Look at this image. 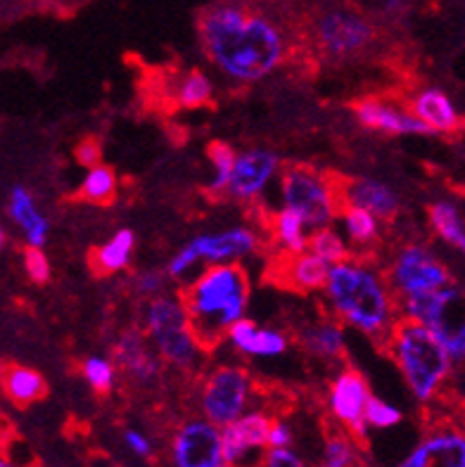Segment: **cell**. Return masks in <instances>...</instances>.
Wrapping results in <instances>:
<instances>
[{"instance_id": "cell-1", "label": "cell", "mask_w": 465, "mask_h": 467, "mask_svg": "<svg viewBox=\"0 0 465 467\" xmlns=\"http://www.w3.org/2000/svg\"><path fill=\"white\" fill-rule=\"evenodd\" d=\"M206 57L233 81L254 83L285 65L290 38L271 15L242 3H217L197 17Z\"/></svg>"}, {"instance_id": "cell-2", "label": "cell", "mask_w": 465, "mask_h": 467, "mask_svg": "<svg viewBox=\"0 0 465 467\" xmlns=\"http://www.w3.org/2000/svg\"><path fill=\"white\" fill-rule=\"evenodd\" d=\"M249 292L252 285L240 261L209 264L206 271L181 290L178 299L185 308L190 330L205 354L217 349L226 339V330L245 316Z\"/></svg>"}, {"instance_id": "cell-3", "label": "cell", "mask_w": 465, "mask_h": 467, "mask_svg": "<svg viewBox=\"0 0 465 467\" xmlns=\"http://www.w3.org/2000/svg\"><path fill=\"white\" fill-rule=\"evenodd\" d=\"M323 290L342 326L356 327L377 347H383L395 320L399 318L395 295L389 292L383 273L361 259H349L330 266Z\"/></svg>"}, {"instance_id": "cell-4", "label": "cell", "mask_w": 465, "mask_h": 467, "mask_svg": "<svg viewBox=\"0 0 465 467\" xmlns=\"http://www.w3.org/2000/svg\"><path fill=\"white\" fill-rule=\"evenodd\" d=\"M383 349L399 366L408 389L420 403L435 401L454 375L451 356L442 342L432 335L430 327L411 318H396Z\"/></svg>"}, {"instance_id": "cell-5", "label": "cell", "mask_w": 465, "mask_h": 467, "mask_svg": "<svg viewBox=\"0 0 465 467\" xmlns=\"http://www.w3.org/2000/svg\"><path fill=\"white\" fill-rule=\"evenodd\" d=\"M280 188L285 209L300 213L312 231L330 225L344 209L337 173L318 171L309 164H288L283 166Z\"/></svg>"}, {"instance_id": "cell-6", "label": "cell", "mask_w": 465, "mask_h": 467, "mask_svg": "<svg viewBox=\"0 0 465 467\" xmlns=\"http://www.w3.org/2000/svg\"><path fill=\"white\" fill-rule=\"evenodd\" d=\"M396 314L411 318L420 326L430 327L451 361L460 363L465 356V327H463V292L456 283H449L439 290L418 292L395 299Z\"/></svg>"}, {"instance_id": "cell-7", "label": "cell", "mask_w": 465, "mask_h": 467, "mask_svg": "<svg viewBox=\"0 0 465 467\" xmlns=\"http://www.w3.org/2000/svg\"><path fill=\"white\" fill-rule=\"evenodd\" d=\"M145 330L153 339L159 358L171 366L190 370L202 361V347L190 330L188 316L181 299L174 296H153L145 311Z\"/></svg>"}, {"instance_id": "cell-8", "label": "cell", "mask_w": 465, "mask_h": 467, "mask_svg": "<svg viewBox=\"0 0 465 467\" xmlns=\"http://www.w3.org/2000/svg\"><path fill=\"white\" fill-rule=\"evenodd\" d=\"M385 283L395 299L418 292L439 290L454 283L449 268L423 244H404L395 254L387 271L383 273Z\"/></svg>"}, {"instance_id": "cell-9", "label": "cell", "mask_w": 465, "mask_h": 467, "mask_svg": "<svg viewBox=\"0 0 465 467\" xmlns=\"http://www.w3.org/2000/svg\"><path fill=\"white\" fill-rule=\"evenodd\" d=\"M252 375L245 368L218 366L202 382L200 406L205 420L224 427L248 410L252 397Z\"/></svg>"}, {"instance_id": "cell-10", "label": "cell", "mask_w": 465, "mask_h": 467, "mask_svg": "<svg viewBox=\"0 0 465 467\" xmlns=\"http://www.w3.org/2000/svg\"><path fill=\"white\" fill-rule=\"evenodd\" d=\"M318 47L328 57L344 59L359 55L375 41V26L361 12L352 7H333L325 10L313 24Z\"/></svg>"}, {"instance_id": "cell-11", "label": "cell", "mask_w": 465, "mask_h": 467, "mask_svg": "<svg viewBox=\"0 0 465 467\" xmlns=\"http://www.w3.org/2000/svg\"><path fill=\"white\" fill-rule=\"evenodd\" d=\"M271 420L273 418L261 410H252L224 425L221 430L224 467H264Z\"/></svg>"}, {"instance_id": "cell-12", "label": "cell", "mask_w": 465, "mask_h": 467, "mask_svg": "<svg viewBox=\"0 0 465 467\" xmlns=\"http://www.w3.org/2000/svg\"><path fill=\"white\" fill-rule=\"evenodd\" d=\"M371 399V389L364 375L354 368H342L337 378L330 382L328 389V409L342 430L364 446L368 441V425L364 420L365 403Z\"/></svg>"}, {"instance_id": "cell-13", "label": "cell", "mask_w": 465, "mask_h": 467, "mask_svg": "<svg viewBox=\"0 0 465 467\" xmlns=\"http://www.w3.org/2000/svg\"><path fill=\"white\" fill-rule=\"evenodd\" d=\"M330 266L318 259L312 252H273L269 268H266V283L276 285L288 292H318L325 287Z\"/></svg>"}, {"instance_id": "cell-14", "label": "cell", "mask_w": 465, "mask_h": 467, "mask_svg": "<svg viewBox=\"0 0 465 467\" xmlns=\"http://www.w3.org/2000/svg\"><path fill=\"white\" fill-rule=\"evenodd\" d=\"M352 109L365 129L380 130L387 136H432L407 105L399 107L383 95H365L352 102Z\"/></svg>"}, {"instance_id": "cell-15", "label": "cell", "mask_w": 465, "mask_h": 467, "mask_svg": "<svg viewBox=\"0 0 465 467\" xmlns=\"http://www.w3.org/2000/svg\"><path fill=\"white\" fill-rule=\"evenodd\" d=\"M176 467H224L221 430L205 418H195L178 427L174 437Z\"/></svg>"}, {"instance_id": "cell-16", "label": "cell", "mask_w": 465, "mask_h": 467, "mask_svg": "<svg viewBox=\"0 0 465 467\" xmlns=\"http://www.w3.org/2000/svg\"><path fill=\"white\" fill-rule=\"evenodd\" d=\"M278 166H280L278 154L271 150L252 148L248 152L236 154L226 195L238 202H252L254 197L264 192L269 181L276 176Z\"/></svg>"}, {"instance_id": "cell-17", "label": "cell", "mask_w": 465, "mask_h": 467, "mask_svg": "<svg viewBox=\"0 0 465 467\" xmlns=\"http://www.w3.org/2000/svg\"><path fill=\"white\" fill-rule=\"evenodd\" d=\"M396 467H465V437L456 427L428 434Z\"/></svg>"}, {"instance_id": "cell-18", "label": "cell", "mask_w": 465, "mask_h": 467, "mask_svg": "<svg viewBox=\"0 0 465 467\" xmlns=\"http://www.w3.org/2000/svg\"><path fill=\"white\" fill-rule=\"evenodd\" d=\"M340 192L344 204L365 209L377 221H392L399 213V197L395 190L373 178L340 176Z\"/></svg>"}, {"instance_id": "cell-19", "label": "cell", "mask_w": 465, "mask_h": 467, "mask_svg": "<svg viewBox=\"0 0 465 467\" xmlns=\"http://www.w3.org/2000/svg\"><path fill=\"white\" fill-rule=\"evenodd\" d=\"M197 259L206 264H230L240 261L242 256L252 254L259 247V235L252 228H228L217 235H200L193 243Z\"/></svg>"}, {"instance_id": "cell-20", "label": "cell", "mask_w": 465, "mask_h": 467, "mask_svg": "<svg viewBox=\"0 0 465 467\" xmlns=\"http://www.w3.org/2000/svg\"><path fill=\"white\" fill-rule=\"evenodd\" d=\"M408 109L423 121L430 133H442V136H459L463 130V119L454 107L451 98L439 88H423L411 95Z\"/></svg>"}, {"instance_id": "cell-21", "label": "cell", "mask_w": 465, "mask_h": 467, "mask_svg": "<svg viewBox=\"0 0 465 467\" xmlns=\"http://www.w3.org/2000/svg\"><path fill=\"white\" fill-rule=\"evenodd\" d=\"M226 339L238 351L248 356H257V358H276V356H283L290 347L285 332L271 330V327H259L254 320L245 318V316L238 318L226 330Z\"/></svg>"}, {"instance_id": "cell-22", "label": "cell", "mask_w": 465, "mask_h": 467, "mask_svg": "<svg viewBox=\"0 0 465 467\" xmlns=\"http://www.w3.org/2000/svg\"><path fill=\"white\" fill-rule=\"evenodd\" d=\"M0 389L17 409H29L48 397V382L38 370L19 363L0 366Z\"/></svg>"}, {"instance_id": "cell-23", "label": "cell", "mask_w": 465, "mask_h": 467, "mask_svg": "<svg viewBox=\"0 0 465 467\" xmlns=\"http://www.w3.org/2000/svg\"><path fill=\"white\" fill-rule=\"evenodd\" d=\"M114 358H117L119 368L126 370L131 378L143 385H150L154 382L159 375V358L150 354V349L145 347V339H143L141 332H126L119 339L117 349H114Z\"/></svg>"}, {"instance_id": "cell-24", "label": "cell", "mask_w": 465, "mask_h": 467, "mask_svg": "<svg viewBox=\"0 0 465 467\" xmlns=\"http://www.w3.org/2000/svg\"><path fill=\"white\" fill-rule=\"evenodd\" d=\"M301 347L323 361H342L347 354L344 327L337 318H323L318 323H312L301 332Z\"/></svg>"}, {"instance_id": "cell-25", "label": "cell", "mask_w": 465, "mask_h": 467, "mask_svg": "<svg viewBox=\"0 0 465 467\" xmlns=\"http://www.w3.org/2000/svg\"><path fill=\"white\" fill-rule=\"evenodd\" d=\"M133 249H136V235L133 231L124 228V231L114 233L105 244L93 247L89 254V266L95 275L107 278L114 273L124 271L133 259Z\"/></svg>"}, {"instance_id": "cell-26", "label": "cell", "mask_w": 465, "mask_h": 467, "mask_svg": "<svg viewBox=\"0 0 465 467\" xmlns=\"http://www.w3.org/2000/svg\"><path fill=\"white\" fill-rule=\"evenodd\" d=\"M7 213L10 219L19 225V231L24 233L29 247H43L48 240V219L36 209V202L31 197L29 190L15 188L10 192V202H7Z\"/></svg>"}, {"instance_id": "cell-27", "label": "cell", "mask_w": 465, "mask_h": 467, "mask_svg": "<svg viewBox=\"0 0 465 467\" xmlns=\"http://www.w3.org/2000/svg\"><path fill=\"white\" fill-rule=\"evenodd\" d=\"M171 102L181 109H200L214 102V83L205 71L190 69L171 81Z\"/></svg>"}, {"instance_id": "cell-28", "label": "cell", "mask_w": 465, "mask_h": 467, "mask_svg": "<svg viewBox=\"0 0 465 467\" xmlns=\"http://www.w3.org/2000/svg\"><path fill=\"white\" fill-rule=\"evenodd\" d=\"M119 195V181L114 169L100 164L90 166L86 178H83V183L79 185L77 197L83 202H89V204H95V207H110L117 202Z\"/></svg>"}, {"instance_id": "cell-29", "label": "cell", "mask_w": 465, "mask_h": 467, "mask_svg": "<svg viewBox=\"0 0 465 467\" xmlns=\"http://www.w3.org/2000/svg\"><path fill=\"white\" fill-rule=\"evenodd\" d=\"M428 221L430 228L442 237L444 243L451 244L454 249L465 247V225H463V213L456 207L454 202L439 200L428 207Z\"/></svg>"}, {"instance_id": "cell-30", "label": "cell", "mask_w": 465, "mask_h": 467, "mask_svg": "<svg viewBox=\"0 0 465 467\" xmlns=\"http://www.w3.org/2000/svg\"><path fill=\"white\" fill-rule=\"evenodd\" d=\"M269 233L276 237V243L280 244L283 252H307V225L301 221L300 213H295L292 209H283L278 212L271 221H269Z\"/></svg>"}, {"instance_id": "cell-31", "label": "cell", "mask_w": 465, "mask_h": 467, "mask_svg": "<svg viewBox=\"0 0 465 467\" xmlns=\"http://www.w3.org/2000/svg\"><path fill=\"white\" fill-rule=\"evenodd\" d=\"M340 216L344 221V228H347V235L354 247L368 249L380 240V221L373 213L365 212V209L344 204Z\"/></svg>"}, {"instance_id": "cell-32", "label": "cell", "mask_w": 465, "mask_h": 467, "mask_svg": "<svg viewBox=\"0 0 465 467\" xmlns=\"http://www.w3.org/2000/svg\"><path fill=\"white\" fill-rule=\"evenodd\" d=\"M307 252L316 254L318 259L325 261L328 266H337V264H344V261L352 259V249L344 244V240H342L330 225L316 228L313 235H309Z\"/></svg>"}, {"instance_id": "cell-33", "label": "cell", "mask_w": 465, "mask_h": 467, "mask_svg": "<svg viewBox=\"0 0 465 467\" xmlns=\"http://www.w3.org/2000/svg\"><path fill=\"white\" fill-rule=\"evenodd\" d=\"M236 150L233 145L224 140H214L206 145V157L212 161L214 166V178L206 192L212 197H221L226 195V188H228V181H230V171H233V161H236Z\"/></svg>"}, {"instance_id": "cell-34", "label": "cell", "mask_w": 465, "mask_h": 467, "mask_svg": "<svg viewBox=\"0 0 465 467\" xmlns=\"http://www.w3.org/2000/svg\"><path fill=\"white\" fill-rule=\"evenodd\" d=\"M83 378L93 387L98 394H110L114 389V379H117V370H114V363L100 358V356H90L86 358L81 366Z\"/></svg>"}, {"instance_id": "cell-35", "label": "cell", "mask_w": 465, "mask_h": 467, "mask_svg": "<svg viewBox=\"0 0 465 467\" xmlns=\"http://www.w3.org/2000/svg\"><path fill=\"white\" fill-rule=\"evenodd\" d=\"M364 420L368 427H377V430H389V427H396L401 422V410L395 409L392 403L380 401L371 394L368 403H365Z\"/></svg>"}, {"instance_id": "cell-36", "label": "cell", "mask_w": 465, "mask_h": 467, "mask_svg": "<svg viewBox=\"0 0 465 467\" xmlns=\"http://www.w3.org/2000/svg\"><path fill=\"white\" fill-rule=\"evenodd\" d=\"M24 271L36 285H46L50 280V261H48L43 247L24 249Z\"/></svg>"}, {"instance_id": "cell-37", "label": "cell", "mask_w": 465, "mask_h": 467, "mask_svg": "<svg viewBox=\"0 0 465 467\" xmlns=\"http://www.w3.org/2000/svg\"><path fill=\"white\" fill-rule=\"evenodd\" d=\"M74 157H77L79 164L86 166V169H90V166H95V164H100V161H102V142L98 140L95 136L83 138L77 148H74Z\"/></svg>"}, {"instance_id": "cell-38", "label": "cell", "mask_w": 465, "mask_h": 467, "mask_svg": "<svg viewBox=\"0 0 465 467\" xmlns=\"http://www.w3.org/2000/svg\"><path fill=\"white\" fill-rule=\"evenodd\" d=\"M197 264H200V259H197V254H195L193 244L188 243L185 247L181 249V252H176V256H174V259H171L169 278H174V280L183 278V275H185L188 271H193Z\"/></svg>"}, {"instance_id": "cell-39", "label": "cell", "mask_w": 465, "mask_h": 467, "mask_svg": "<svg viewBox=\"0 0 465 467\" xmlns=\"http://www.w3.org/2000/svg\"><path fill=\"white\" fill-rule=\"evenodd\" d=\"M264 467H307L301 462L295 451L288 449H269L264 458Z\"/></svg>"}, {"instance_id": "cell-40", "label": "cell", "mask_w": 465, "mask_h": 467, "mask_svg": "<svg viewBox=\"0 0 465 467\" xmlns=\"http://www.w3.org/2000/svg\"><path fill=\"white\" fill-rule=\"evenodd\" d=\"M292 444V430L283 420H271L269 427V449H288Z\"/></svg>"}, {"instance_id": "cell-41", "label": "cell", "mask_w": 465, "mask_h": 467, "mask_svg": "<svg viewBox=\"0 0 465 467\" xmlns=\"http://www.w3.org/2000/svg\"><path fill=\"white\" fill-rule=\"evenodd\" d=\"M162 285H164V278L154 271H143L136 278V290L141 292V295H148V296L159 295Z\"/></svg>"}, {"instance_id": "cell-42", "label": "cell", "mask_w": 465, "mask_h": 467, "mask_svg": "<svg viewBox=\"0 0 465 467\" xmlns=\"http://www.w3.org/2000/svg\"><path fill=\"white\" fill-rule=\"evenodd\" d=\"M124 439H126V444H129V449L133 451V453H138V456L148 458L150 453H153L148 439L143 437L141 432H136V430H129V432L124 434Z\"/></svg>"}, {"instance_id": "cell-43", "label": "cell", "mask_w": 465, "mask_h": 467, "mask_svg": "<svg viewBox=\"0 0 465 467\" xmlns=\"http://www.w3.org/2000/svg\"><path fill=\"white\" fill-rule=\"evenodd\" d=\"M15 439H17V434H15L12 422L7 420L5 415H0V456H5L10 446L15 444Z\"/></svg>"}, {"instance_id": "cell-44", "label": "cell", "mask_w": 465, "mask_h": 467, "mask_svg": "<svg viewBox=\"0 0 465 467\" xmlns=\"http://www.w3.org/2000/svg\"><path fill=\"white\" fill-rule=\"evenodd\" d=\"M383 5L387 7V10H401L404 0H383Z\"/></svg>"}, {"instance_id": "cell-45", "label": "cell", "mask_w": 465, "mask_h": 467, "mask_svg": "<svg viewBox=\"0 0 465 467\" xmlns=\"http://www.w3.org/2000/svg\"><path fill=\"white\" fill-rule=\"evenodd\" d=\"M0 467H19V465H15V462H10L7 458L0 456Z\"/></svg>"}, {"instance_id": "cell-46", "label": "cell", "mask_w": 465, "mask_h": 467, "mask_svg": "<svg viewBox=\"0 0 465 467\" xmlns=\"http://www.w3.org/2000/svg\"><path fill=\"white\" fill-rule=\"evenodd\" d=\"M5 231H3V228H0V252H3V247H5Z\"/></svg>"}]
</instances>
